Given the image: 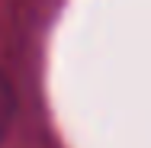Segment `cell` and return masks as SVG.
I'll return each instance as SVG.
<instances>
[{
    "label": "cell",
    "instance_id": "1",
    "mask_svg": "<svg viewBox=\"0 0 151 148\" xmlns=\"http://www.w3.org/2000/svg\"><path fill=\"white\" fill-rule=\"evenodd\" d=\"M13 119H16V90L10 84V77L0 71V142L6 139Z\"/></svg>",
    "mask_w": 151,
    "mask_h": 148
}]
</instances>
